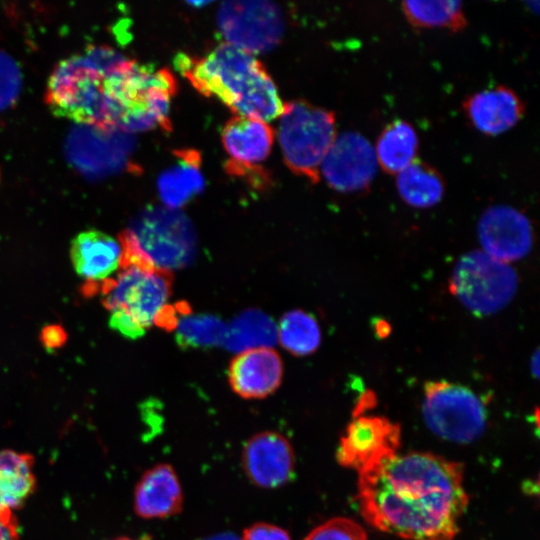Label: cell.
Listing matches in <instances>:
<instances>
[{
    "instance_id": "obj_1",
    "label": "cell",
    "mask_w": 540,
    "mask_h": 540,
    "mask_svg": "<svg viewBox=\"0 0 540 540\" xmlns=\"http://www.w3.org/2000/svg\"><path fill=\"white\" fill-rule=\"evenodd\" d=\"M357 485L365 521L407 540H454L468 505L463 465L429 452L396 453Z\"/></svg>"
},
{
    "instance_id": "obj_2",
    "label": "cell",
    "mask_w": 540,
    "mask_h": 540,
    "mask_svg": "<svg viewBox=\"0 0 540 540\" xmlns=\"http://www.w3.org/2000/svg\"><path fill=\"white\" fill-rule=\"evenodd\" d=\"M173 62L198 92L218 99L236 115L268 122L281 114L277 87L254 54L222 41L205 55L180 52Z\"/></svg>"
},
{
    "instance_id": "obj_3",
    "label": "cell",
    "mask_w": 540,
    "mask_h": 540,
    "mask_svg": "<svg viewBox=\"0 0 540 540\" xmlns=\"http://www.w3.org/2000/svg\"><path fill=\"white\" fill-rule=\"evenodd\" d=\"M120 267L138 266L172 273L190 264L196 254V234L179 209L148 206L120 233Z\"/></svg>"
},
{
    "instance_id": "obj_4",
    "label": "cell",
    "mask_w": 540,
    "mask_h": 540,
    "mask_svg": "<svg viewBox=\"0 0 540 540\" xmlns=\"http://www.w3.org/2000/svg\"><path fill=\"white\" fill-rule=\"evenodd\" d=\"M172 273L128 266L115 278L85 283L84 296L101 294L103 306L111 312L109 325L129 338L142 336L155 325L169 304Z\"/></svg>"
},
{
    "instance_id": "obj_5",
    "label": "cell",
    "mask_w": 540,
    "mask_h": 540,
    "mask_svg": "<svg viewBox=\"0 0 540 540\" xmlns=\"http://www.w3.org/2000/svg\"><path fill=\"white\" fill-rule=\"evenodd\" d=\"M177 83L169 69L128 59L118 74L117 129L126 133L160 127L171 130V98Z\"/></svg>"
},
{
    "instance_id": "obj_6",
    "label": "cell",
    "mask_w": 540,
    "mask_h": 540,
    "mask_svg": "<svg viewBox=\"0 0 540 540\" xmlns=\"http://www.w3.org/2000/svg\"><path fill=\"white\" fill-rule=\"evenodd\" d=\"M336 136L334 112L303 100L283 104L278 140L285 164L296 175L317 183L321 163Z\"/></svg>"
},
{
    "instance_id": "obj_7",
    "label": "cell",
    "mask_w": 540,
    "mask_h": 540,
    "mask_svg": "<svg viewBox=\"0 0 540 540\" xmlns=\"http://www.w3.org/2000/svg\"><path fill=\"white\" fill-rule=\"evenodd\" d=\"M449 288L476 315H490L514 297L517 275L512 267L485 252L471 251L456 263Z\"/></svg>"
},
{
    "instance_id": "obj_8",
    "label": "cell",
    "mask_w": 540,
    "mask_h": 540,
    "mask_svg": "<svg viewBox=\"0 0 540 540\" xmlns=\"http://www.w3.org/2000/svg\"><path fill=\"white\" fill-rule=\"evenodd\" d=\"M422 414L430 431L458 443L479 438L487 421L483 401L469 388L446 380L426 383Z\"/></svg>"
},
{
    "instance_id": "obj_9",
    "label": "cell",
    "mask_w": 540,
    "mask_h": 540,
    "mask_svg": "<svg viewBox=\"0 0 540 540\" xmlns=\"http://www.w3.org/2000/svg\"><path fill=\"white\" fill-rule=\"evenodd\" d=\"M216 21L224 42L251 54L271 50L284 33L282 11L270 1L222 2Z\"/></svg>"
},
{
    "instance_id": "obj_10",
    "label": "cell",
    "mask_w": 540,
    "mask_h": 540,
    "mask_svg": "<svg viewBox=\"0 0 540 540\" xmlns=\"http://www.w3.org/2000/svg\"><path fill=\"white\" fill-rule=\"evenodd\" d=\"M273 140L274 132L267 122L235 115L221 130V141L228 155L226 171L246 178L258 188L266 186L268 176L259 164L268 157Z\"/></svg>"
},
{
    "instance_id": "obj_11",
    "label": "cell",
    "mask_w": 540,
    "mask_h": 540,
    "mask_svg": "<svg viewBox=\"0 0 540 540\" xmlns=\"http://www.w3.org/2000/svg\"><path fill=\"white\" fill-rule=\"evenodd\" d=\"M399 424L384 416H354L340 439L337 460L358 474L368 471L398 453Z\"/></svg>"
},
{
    "instance_id": "obj_12",
    "label": "cell",
    "mask_w": 540,
    "mask_h": 540,
    "mask_svg": "<svg viewBox=\"0 0 540 540\" xmlns=\"http://www.w3.org/2000/svg\"><path fill=\"white\" fill-rule=\"evenodd\" d=\"M374 147L362 134L346 131L337 135L321 166L326 183L339 192L366 189L377 172Z\"/></svg>"
},
{
    "instance_id": "obj_13",
    "label": "cell",
    "mask_w": 540,
    "mask_h": 540,
    "mask_svg": "<svg viewBox=\"0 0 540 540\" xmlns=\"http://www.w3.org/2000/svg\"><path fill=\"white\" fill-rule=\"evenodd\" d=\"M478 237L485 253L502 261L524 257L532 246V227L519 210L506 206L489 207L478 222Z\"/></svg>"
},
{
    "instance_id": "obj_14",
    "label": "cell",
    "mask_w": 540,
    "mask_h": 540,
    "mask_svg": "<svg viewBox=\"0 0 540 540\" xmlns=\"http://www.w3.org/2000/svg\"><path fill=\"white\" fill-rule=\"evenodd\" d=\"M242 464L248 479L261 488H277L288 482L295 465L294 450L282 434L265 431L245 444Z\"/></svg>"
},
{
    "instance_id": "obj_15",
    "label": "cell",
    "mask_w": 540,
    "mask_h": 540,
    "mask_svg": "<svg viewBox=\"0 0 540 540\" xmlns=\"http://www.w3.org/2000/svg\"><path fill=\"white\" fill-rule=\"evenodd\" d=\"M283 363L270 347L239 352L230 362L228 380L232 390L245 399H261L272 394L281 384Z\"/></svg>"
},
{
    "instance_id": "obj_16",
    "label": "cell",
    "mask_w": 540,
    "mask_h": 540,
    "mask_svg": "<svg viewBox=\"0 0 540 540\" xmlns=\"http://www.w3.org/2000/svg\"><path fill=\"white\" fill-rule=\"evenodd\" d=\"M462 107L470 124L487 136H496L513 128L525 113V105L518 94L503 85L469 95Z\"/></svg>"
},
{
    "instance_id": "obj_17",
    "label": "cell",
    "mask_w": 540,
    "mask_h": 540,
    "mask_svg": "<svg viewBox=\"0 0 540 540\" xmlns=\"http://www.w3.org/2000/svg\"><path fill=\"white\" fill-rule=\"evenodd\" d=\"M182 489L173 467L158 464L147 470L134 491V511L144 519L165 518L179 513Z\"/></svg>"
},
{
    "instance_id": "obj_18",
    "label": "cell",
    "mask_w": 540,
    "mask_h": 540,
    "mask_svg": "<svg viewBox=\"0 0 540 540\" xmlns=\"http://www.w3.org/2000/svg\"><path fill=\"white\" fill-rule=\"evenodd\" d=\"M121 256L119 241L99 230L83 231L71 242L72 265L85 283H99L109 279L120 267Z\"/></svg>"
},
{
    "instance_id": "obj_19",
    "label": "cell",
    "mask_w": 540,
    "mask_h": 540,
    "mask_svg": "<svg viewBox=\"0 0 540 540\" xmlns=\"http://www.w3.org/2000/svg\"><path fill=\"white\" fill-rule=\"evenodd\" d=\"M175 161L157 179V190L164 206L179 209L204 189L201 155L194 149L174 151Z\"/></svg>"
},
{
    "instance_id": "obj_20",
    "label": "cell",
    "mask_w": 540,
    "mask_h": 540,
    "mask_svg": "<svg viewBox=\"0 0 540 540\" xmlns=\"http://www.w3.org/2000/svg\"><path fill=\"white\" fill-rule=\"evenodd\" d=\"M31 454L0 451V512L21 508L36 490Z\"/></svg>"
},
{
    "instance_id": "obj_21",
    "label": "cell",
    "mask_w": 540,
    "mask_h": 540,
    "mask_svg": "<svg viewBox=\"0 0 540 540\" xmlns=\"http://www.w3.org/2000/svg\"><path fill=\"white\" fill-rule=\"evenodd\" d=\"M373 147L381 169L397 175L417 160L418 135L409 122L394 120L380 132Z\"/></svg>"
},
{
    "instance_id": "obj_22",
    "label": "cell",
    "mask_w": 540,
    "mask_h": 540,
    "mask_svg": "<svg viewBox=\"0 0 540 540\" xmlns=\"http://www.w3.org/2000/svg\"><path fill=\"white\" fill-rule=\"evenodd\" d=\"M396 188L408 205L429 208L443 198L445 182L437 169L417 159L396 175Z\"/></svg>"
},
{
    "instance_id": "obj_23",
    "label": "cell",
    "mask_w": 540,
    "mask_h": 540,
    "mask_svg": "<svg viewBox=\"0 0 540 540\" xmlns=\"http://www.w3.org/2000/svg\"><path fill=\"white\" fill-rule=\"evenodd\" d=\"M277 340V326L265 313L250 309L238 315L227 326L224 344L241 352L258 347H269Z\"/></svg>"
},
{
    "instance_id": "obj_24",
    "label": "cell",
    "mask_w": 540,
    "mask_h": 540,
    "mask_svg": "<svg viewBox=\"0 0 540 540\" xmlns=\"http://www.w3.org/2000/svg\"><path fill=\"white\" fill-rule=\"evenodd\" d=\"M401 6L407 21L418 29L443 28L457 32L467 25L459 1H404Z\"/></svg>"
},
{
    "instance_id": "obj_25",
    "label": "cell",
    "mask_w": 540,
    "mask_h": 540,
    "mask_svg": "<svg viewBox=\"0 0 540 540\" xmlns=\"http://www.w3.org/2000/svg\"><path fill=\"white\" fill-rule=\"evenodd\" d=\"M283 348L296 356L311 354L321 343V331L315 318L302 310L285 313L277 327Z\"/></svg>"
},
{
    "instance_id": "obj_26",
    "label": "cell",
    "mask_w": 540,
    "mask_h": 540,
    "mask_svg": "<svg viewBox=\"0 0 540 540\" xmlns=\"http://www.w3.org/2000/svg\"><path fill=\"white\" fill-rule=\"evenodd\" d=\"M176 341L184 348H206L224 344L227 326L214 315L183 314L174 329Z\"/></svg>"
},
{
    "instance_id": "obj_27",
    "label": "cell",
    "mask_w": 540,
    "mask_h": 540,
    "mask_svg": "<svg viewBox=\"0 0 540 540\" xmlns=\"http://www.w3.org/2000/svg\"><path fill=\"white\" fill-rule=\"evenodd\" d=\"M303 540H367V534L355 521L337 517L314 528Z\"/></svg>"
},
{
    "instance_id": "obj_28",
    "label": "cell",
    "mask_w": 540,
    "mask_h": 540,
    "mask_svg": "<svg viewBox=\"0 0 540 540\" xmlns=\"http://www.w3.org/2000/svg\"><path fill=\"white\" fill-rule=\"evenodd\" d=\"M22 76L17 62L0 50V111L11 107L18 99Z\"/></svg>"
},
{
    "instance_id": "obj_29",
    "label": "cell",
    "mask_w": 540,
    "mask_h": 540,
    "mask_svg": "<svg viewBox=\"0 0 540 540\" xmlns=\"http://www.w3.org/2000/svg\"><path fill=\"white\" fill-rule=\"evenodd\" d=\"M241 540H290V536L276 525L256 523L244 530Z\"/></svg>"
},
{
    "instance_id": "obj_30",
    "label": "cell",
    "mask_w": 540,
    "mask_h": 540,
    "mask_svg": "<svg viewBox=\"0 0 540 540\" xmlns=\"http://www.w3.org/2000/svg\"><path fill=\"white\" fill-rule=\"evenodd\" d=\"M40 340L47 349H57L66 343L67 333L60 325H48L42 329Z\"/></svg>"
},
{
    "instance_id": "obj_31",
    "label": "cell",
    "mask_w": 540,
    "mask_h": 540,
    "mask_svg": "<svg viewBox=\"0 0 540 540\" xmlns=\"http://www.w3.org/2000/svg\"><path fill=\"white\" fill-rule=\"evenodd\" d=\"M19 525L13 511L0 512V540H19Z\"/></svg>"
},
{
    "instance_id": "obj_32",
    "label": "cell",
    "mask_w": 540,
    "mask_h": 540,
    "mask_svg": "<svg viewBox=\"0 0 540 540\" xmlns=\"http://www.w3.org/2000/svg\"><path fill=\"white\" fill-rule=\"evenodd\" d=\"M374 330L380 338H384L389 335L391 327L385 320H378L374 325Z\"/></svg>"
},
{
    "instance_id": "obj_33",
    "label": "cell",
    "mask_w": 540,
    "mask_h": 540,
    "mask_svg": "<svg viewBox=\"0 0 540 540\" xmlns=\"http://www.w3.org/2000/svg\"><path fill=\"white\" fill-rule=\"evenodd\" d=\"M531 369L535 377L539 374V352L536 351L531 361Z\"/></svg>"
},
{
    "instance_id": "obj_34",
    "label": "cell",
    "mask_w": 540,
    "mask_h": 540,
    "mask_svg": "<svg viewBox=\"0 0 540 540\" xmlns=\"http://www.w3.org/2000/svg\"><path fill=\"white\" fill-rule=\"evenodd\" d=\"M205 540H240V539L236 538L232 534L225 533V534L217 535V536L205 539Z\"/></svg>"
},
{
    "instance_id": "obj_35",
    "label": "cell",
    "mask_w": 540,
    "mask_h": 540,
    "mask_svg": "<svg viewBox=\"0 0 540 540\" xmlns=\"http://www.w3.org/2000/svg\"><path fill=\"white\" fill-rule=\"evenodd\" d=\"M112 540H151V537L149 535H144L142 537L133 539V538H129V537H126V536H121V537H118V538H115V539H112Z\"/></svg>"
},
{
    "instance_id": "obj_36",
    "label": "cell",
    "mask_w": 540,
    "mask_h": 540,
    "mask_svg": "<svg viewBox=\"0 0 540 540\" xmlns=\"http://www.w3.org/2000/svg\"><path fill=\"white\" fill-rule=\"evenodd\" d=\"M0 181H1V172H0Z\"/></svg>"
}]
</instances>
